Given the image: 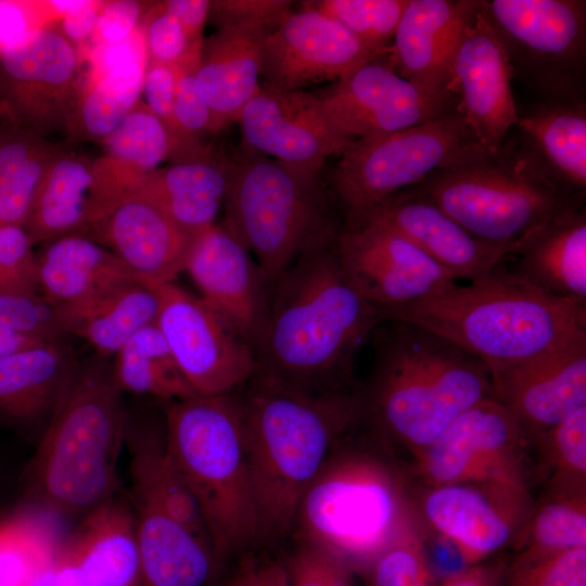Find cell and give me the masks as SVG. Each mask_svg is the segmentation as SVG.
<instances>
[{
	"instance_id": "1",
	"label": "cell",
	"mask_w": 586,
	"mask_h": 586,
	"mask_svg": "<svg viewBox=\"0 0 586 586\" xmlns=\"http://www.w3.org/2000/svg\"><path fill=\"white\" fill-rule=\"evenodd\" d=\"M341 228L319 234L271 285L254 377L310 395L356 390L357 356L383 318L343 272Z\"/></svg>"
},
{
	"instance_id": "2",
	"label": "cell",
	"mask_w": 586,
	"mask_h": 586,
	"mask_svg": "<svg viewBox=\"0 0 586 586\" xmlns=\"http://www.w3.org/2000/svg\"><path fill=\"white\" fill-rule=\"evenodd\" d=\"M369 342L370 372L357 387L362 418L415 457L461 412L493 396L485 364L424 328L384 320Z\"/></svg>"
},
{
	"instance_id": "3",
	"label": "cell",
	"mask_w": 586,
	"mask_h": 586,
	"mask_svg": "<svg viewBox=\"0 0 586 586\" xmlns=\"http://www.w3.org/2000/svg\"><path fill=\"white\" fill-rule=\"evenodd\" d=\"M127 416L107 358L78 361L30 462L33 513L55 525L80 521L119 494Z\"/></svg>"
},
{
	"instance_id": "4",
	"label": "cell",
	"mask_w": 586,
	"mask_h": 586,
	"mask_svg": "<svg viewBox=\"0 0 586 586\" xmlns=\"http://www.w3.org/2000/svg\"><path fill=\"white\" fill-rule=\"evenodd\" d=\"M392 447L364 418L335 444L302 494L289 538L364 574L413 517Z\"/></svg>"
},
{
	"instance_id": "5",
	"label": "cell",
	"mask_w": 586,
	"mask_h": 586,
	"mask_svg": "<svg viewBox=\"0 0 586 586\" xmlns=\"http://www.w3.org/2000/svg\"><path fill=\"white\" fill-rule=\"evenodd\" d=\"M237 394L264 540H284L302 494L361 418L358 390L310 395L253 375Z\"/></svg>"
},
{
	"instance_id": "6",
	"label": "cell",
	"mask_w": 586,
	"mask_h": 586,
	"mask_svg": "<svg viewBox=\"0 0 586 586\" xmlns=\"http://www.w3.org/2000/svg\"><path fill=\"white\" fill-rule=\"evenodd\" d=\"M424 328L477 357L488 371L519 365L586 337V306L549 296L506 271L381 311Z\"/></svg>"
},
{
	"instance_id": "7",
	"label": "cell",
	"mask_w": 586,
	"mask_h": 586,
	"mask_svg": "<svg viewBox=\"0 0 586 586\" xmlns=\"http://www.w3.org/2000/svg\"><path fill=\"white\" fill-rule=\"evenodd\" d=\"M165 449L194 497L220 564L265 544L237 391L165 403Z\"/></svg>"
},
{
	"instance_id": "8",
	"label": "cell",
	"mask_w": 586,
	"mask_h": 586,
	"mask_svg": "<svg viewBox=\"0 0 586 586\" xmlns=\"http://www.w3.org/2000/svg\"><path fill=\"white\" fill-rule=\"evenodd\" d=\"M410 188L472 235L508 250L546 221L585 206L522 138L495 153L477 149Z\"/></svg>"
},
{
	"instance_id": "9",
	"label": "cell",
	"mask_w": 586,
	"mask_h": 586,
	"mask_svg": "<svg viewBox=\"0 0 586 586\" xmlns=\"http://www.w3.org/2000/svg\"><path fill=\"white\" fill-rule=\"evenodd\" d=\"M221 225L256 260L269 286L322 232L342 226L332 191L314 170L249 148L230 156Z\"/></svg>"
},
{
	"instance_id": "10",
	"label": "cell",
	"mask_w": 586,
	"mask_h": 586,
	"mask_svg": "<svg viewBox=\"0 0 586 586\" xmlns=\"http://www.w3.org/2000/svg\"><path fill=\"white\" fill-rule=\"evenodd\" d=\"M483 148L456 110L426 123L352 141L331 178L342 227L354 228L381 203Z\"/></svg>"
},
{
	"instance_id": "11",
	"label": "cell",
	"mask_w": 586,
	"mask_h": 586,
	"mask_svg": "<svg viewBox=\"0 0 586 586\" xmlns=\"http://www.w3.org/2000/svg\"><path fill=\"white\" fill-rule=\"evenodd\" d=\"M518 75L545 100L585 102L586 1L479 0Z\"/></svg>"
},
{
	"instance_id": "12",
	"label": "cell",
	"mask_w": 586,
	"mask_h": 586,
	"mask_svg": "<svg viewBox=\"0 0 586 586\" xmlns=\"http://www.w3.org/2000/svg\"><path fill=\"white\" fill-rule=\"evenodd\" d=\"M157 291L156 326L195 394H228L253 378L255 352L226 319L175 281Z\"/></svg>"
},
{
	"instance_id": "13",
	"label": "cell",
	"mask_w": 586,
	"mask_h": 586,
	"mask_svg": "<svg viewBox=\"0 0 586 586\" xmlns=\"http://www.w3.org/2000/svg\"><path fill=\"white\" fill-rule=\"evenodd\" d=\"M530 442L494 396L461 412L416 458L429 486L492 482L527 486L524 448Z\"/></svg>"
},
{
	"instance_id": "14",
	"label": "cell",
	"mask_w": 586,
	"mask_h": 586,
	"mask_svg": "<svg viewBox=\"0 0 586 586\" xmlns=\"http://www.w3.org/2000/svg\"><path fill=\"white\" fill-rule=\"evenodd\" d=\"M81 59L56 22L0 56V118L43 135L65 125L82 85Z\"/></svg>"
},
{
	"instance_id": "15",
	"label": "cell",
	"mask_w": 586,
	"mask_h": 586,
	"mask_svg": "<svg viewBox=\"0 0 586 586\" xmlns=\"http://www.w3.org/2000/svg\"><path fill=\"white\" fill-rule=\"evenodd\" d=\"M319 99L334 128L349 142L426 123L458 105L456 93L431 94L399 76L387 54L333 82Z\"/></svg>"
},
{
	"instance_id": "16",
	"label": "cell",
	"mask_w": 586,
	"mask_h": 586,
	"mask_svg": "<svg viewBox=\"0 0 586 586\" xmlns=\"http://www.w3.org/2000/svg\"><path fill=\"white\" fill-rule=\"evenodd\" d=\"M336 249L347 280L380 311L436 295L458 282L408 240L373 221L342 227Z\"/></svg>"
},
{
	"instance_id": "17",
	"label": "cell",
	"mask_w": 586,
	"mask_h": 586,
	"mask_svg": "<svg viewBox=\"0 0 586 586\" xmlns=\"http://www.w3.org/2000/svg\"><path fill=\"white\" fill-rule=\"evenodd\" d=\"M534 505L528 486L467 482L429 486L421 510L466 564L514 543Z\"/></svg>"
},
{
	"instance_id": "18",
	"label": "cell",
	"mask_w": 586,
	"mask_h": 586,
	"mask_svg": "<svg viewBox=\"0 0 586 586\" xmlns=\"http://www.w3.org/2000/svg\"><path fill=\"white\" fill-rule=\"evenodd\" d=\"M136 188L106 156L90 158L62 150L23 228L34 245L68 234L87 235Z\"/></svg>"
},
{
	"instance_id": "19",
	"label": "cell",
	"mask_w": 586,
	"mask_h": 586,
	"mask_svg": "<svg viewBox=\"0 0 586 586\" xmlns=\"http://www.w3.org/2000/svg\"><path fill=\"white\" fill-rule=\"evenodd\" d=\"M378 56L340 23L302 5L266 36L262 67L265 82L260 85L302 90L313 84L335 82Z\"/></svg>"
},
{
	"instance_id": "20",
	"label": "cell",
	"mask_w": 586,
	"mask_h": 586,
	"mask_svg": "<svg viewBox=\"0 0 586 586\" xmlns=\"http://www.w3.org/2000/svg\"><path fill=\"white\" fill-rule=\"evenodd\" d=\"M513 69L505 47L480 10L466 27L450 69L457 111L488 152L501 149L519 114L511 88Z\"/></svg>"
},
{
	"instance_id": "21",
	"label": "cell",
	"mask_w": 586,
	"mask_h": 586,
	"mask_svg": "<svg viewBox=\"0 0 586 586\" xmlns=\"http://www.w3.org/2000/svg\"><path fill=\"white\" fill-rule=\"evenodd\" d=\"M235 122L250 150L314 170L351 143L334 128L319 97L303 90L260 85Z\"/></svg>"
},
{
	"instance_id": "22",
	"label": "cell",
	"mask_w": 586,
	"mask_h": 586,
	"mask_svg": "<svg viewBox=\"0 0 586 586\" xmlns=\"http://www.w3.org/2000/svg\"><path fill=\"white\" fill-rule=\"evenodd\" d=\"M200 298L255 348L269 310V286L256 260L221 224L192 238L184 270Z\"/></svg>"
},
{
	"instance_id": "23",
	"label": "cell",
	"mask_w": 586,
	"mask_h": 586,
	"mask_svg": "<svg viewBox=\"0 0 586 586\" xmlns=\"http://www.w3.org/2000/svg\"><path fill=\"white\" fill-rule=\"evenodd\" d=\"M488 372L493 396L528 441L586 407V337Z\"/></svg>"
},
{
	"instance_id": "24",
	"label": "cell",
	"mask_w": 586,
	"mask_h": 586,
	"mask_svg": "<svg viewBox=\"0 0 586 586\" xmlns=\"http://www.w3.org/2000/svg\"><path fill=\"white\" fill-rule=\"evenodd\" d=\"M86 237L107 247L152 286L173 282L184 270L192 241L139 187Z\"/></svg>"
},
{
	"instance_id": "25",
	"label": "cell",
	"mask_w": 586,
	"mask_h": 586,
	"mask_svg": "<svg viewBox=\"0 0 586 586\" xmlns=\"http://www.w3.org/2000/svg\"><path fill=\"white\" fill-rule=\"evenodd\" d=\"M366 221L383 225L398 233L457 281L468 282L488 275L508 251L472 235L430 199L411 188L385 200L361 224Z\"/></svg>"
},
{
	"instance_id": "26",
	"label": "cell",
	"mask_w": 586,
	"mask_h": 586,
	"mask_svg": "<svg viewBox=\"0 0 586 586\" xmlns=\"http://www.w3.org/2000/svg\"><path fill=\"white\" fill-rule=\"evenodd\" d=\"M479 0H409L387 60L394 71L431 94L453 92L450 69Z\"/></svg>"
},
{
	"instance_id": "27",
	"label": "cell",
	"mask_w": 586,
	"mask_h": 586,
	"mask_svg": "<svg viewBox=\"0 0 586 586\" xmlns=\"http://www.w3.org/2000/svg\"><path fill=\"white\" fill-rule=\"evenodd\" d=\"M506 271L558 300L586 306V208L565 212L509 247Z\"/></svg>"
},
{
	"instance_id": "28",
	"label": "cell",
	"mask_w": 586,
	"mask_h": 586,
	"mask_svg": "<svg viewBox=\"0 0 586 586\" xmlns=\"http://www.w3.org/2000/svg\"><path fill=\"white\" fill-rule=\"evenodd\" d=\"M61 561L88 586H139L140 552L129 497L120 493L78 522Z\"/></svg>"
},
{
	"instance_id": "29",
	"label": "cell",
	"mask_w": 586,
	"mask_h": 586,
	"mask_svg": "<svg viewBox=\"0 0 586 586\" xmlns=\"http://www.w3.org/2000/svg\"><path fill=\"white\" fill-rule=\"evenodd\" d=\"M269 31L260 26L237 25L218 28L203 40L194 79L218 131L237 120L259 88Z\"/></svg>"
},
{
	"instance_id": "30",
	"label": "cell",
	"mask_w": 586,
	"mask_h": 586,
	"mask_svg": "<svg viewBox=\"0 0 586 586\" xmlns=\"http://www.w3.org/2000/svg\"><path fill=\"white\" fill-rule=\"evenodd\" d=\"M52 309L63 334L84 339L95 355L109 358L139 330L156 322L160 295L157 286L129 279L76 304Z\"/></svg>"
},
{
	"instance_id": "31",
	"label": "cell",
	"mask_w": 586,
	"mask_h": 586,
	"mask_svg": "<svg viewBox=\"0 0 586 586\" xmlns=\"http://www.w3.org/2000/svg\"><path fill=\"white\" fill-rule=\"evenodd\" d=\"M77 362L61 340L0 358V417L44 429Z\"/></svg>"
},
{
	"instance_id": "32",
	"label": "cell",
	"mask_w": 586,
	"mask_h": 586,
	"mask_svg": "<svg viewBox=\"0 0 586 586\" xmlns=\"http://www.w3.org/2000/svg\"><path fill=\"white\" fill-rule=\"evenodd\" d=\"M230 158L216 154L160 167L138 186L188 235L215 225L229 188Z\"/></svg>"
},
{
	"instance_id": "33",
	"label": "cell",
	"mask_w": 586,
	"mask_h": 586,
	"mask_svg": "<svg viewBox=\"0 0 586 586\" xmlns=\"http://www.w3.org/2000/svg\"><path fill=\"white\" fill-rule=\"evenodd\" d=\"M44 244L36 255L38 286L52 308L76 304L114 284L138 279L113 252L86 235L68 234Z\"/></svg>"
},
{
	"instance_id": "34",
	"label": "cell",
	"mask_w": 586,
	"mask_h": 586,
	"mask_svg": "<svg viewBox=\"0 0 586 586\" xmlns=\"http://www.w3.org/2000/svg\"><path fill=\"white\" fill-rule=\"evenodd\" d=\"M522 140L572 194L586 193V104L552 101L519 115Z\"/></svg>"
},
{
	"instance_id": "35",
	"label": "cell",
	"mask_w": 586,
	"mask_h": 586,
	"mask_svg": "<svg viewBox=\"0 0 586 586\" xmlns=\"http://www.w3.org/2000/svg\"><path fill=\"white\" fill-rule=\"evenodd\" d=\"M62 150L43 135L1 120L0 226H24Z\"/></svg>"
},
{
	"instance_id": "36",
	"label": "cell",
	"mask_w": 586,
	"mask_h": 586,
	"mask_svg": "<svg viewBox=\"0 0 586 586\" xmlns=\"http://www.w3.org/2000/svg\"><path fill=\"white\" fill-rule=\"evenodd\" d=\"M35 513L0 522V586H54L63 542Z\"/></svg>"
},
{
	"instance_id": "37",
	"label": "cell",
	"mask_w": 586,
	"mask_h": 586,
	"mask_svg": "<svg viewBox=\"0 0 586 586\" xmlns=\"http://www.w3.org/2000/svg\"><path fill=\"white\" fill-rule=\"evenodd\" d=\"M112 371L122 393L146 395L163 403L195 394L156 322L142 328L124 344L115 355Z\"/></svg>"
},
{
	"instance_id": "38",
	"label": "cell",
	"mask_w": 586,
	"mask_h": 586,
	"mask_svg": "<svg viewBox=\"0 0 586 586\" xmlns=\"http://www.w3.org/2000/svg\"><path fill=\"white\" fill-rule=\"evenodd\" d=\"M148 64L129 63L84 79L64 126L72 137L99 141L109 137L141 98Z\"/></svg>"
},
{
	"instance_id": "39",
	"label": "cell",
	"mask_w": 586,
	"mask_h": 586,
	"mask_svg": "<svg viewBox=\"0 0 586 586\" xmlns=\"http://www.w3.org/2000/svg\"><path fill=\"white\" fill-rule=\"evenodd\" d=\"M101 143L103 155L138 186L164 161L173 160L175 150L166 125L141 100Z\"/></svg>"
},
{
	"instance_id": "40",
	"label": "cell",
	"mask_w": 586,
	"mask_h": 586,
	"mask_svg": "<svg viewBox=\"0 0 586 586\" xmlns=\"http://www.w3.org/2000/svg\"><path fill=\"white\" fill-rule=\"evenodd\" d=\"M514 545L527 555L586 547V495L550 493L543 504L533 507Z\"/></svg>"
},
{
	"instance_id": "41",
	"label": "cell",
	"mask_w": 586,
	"mask_h": 586,
	"mask_svg": "<svg viewBox=\"0 0 586 586\" xmlns=\"http://www.w3.org/2000/svg\"><path fill=\"white\" fill-rule=\"evenodd\" d=\"M409 0H315L302 5L340 23L378 55L388 53Z\"/></svg>"
},
{
	"instance_id": "42",
	"label": "cell",
	"mask_w": 586,
	"mask_h": 586,
	"mask_svg": "<svg viewBox=\"0 0 586 586\" xmlns=\"http://www.w3.org/2000/svg\"><path fill=\"white\" fill-rule=\"evenodd\" d=\"M553 494L586 495V407L542 434Z\"/></svg>"
},
{
	"instance_id": "43",
	"label": "cell",
	"mask_w": 586,
	"mask_h": 586,
	"mask_svg": "<svg viewBox=\"0 0 586 586\" xmlns=\"http://www.w3.org/2000/svg\"><path fill=\"white\" fill-rule=\"evenodd\" d=\"M362 575L367 586H436L413 517Z\"/></svg>"
},
{
	"instance_id": "44",
	"label": "cell",
	"mask_w": 586,
	"mask_h": 586,
	"mask_svg": "<svg viewBox=\"0 0 586 586\" xmlns=\"http://www.w3.org/2000/svg\"><path fill=\"white\" fill-rule=\"evenodd\" d=\"M504 586H586V547L549 555L519 552Z\"/></svg>"
},
{
	"instance_id": "45",
	"label": "cell",
	"mask_w": 586,
	"mask_h": 586,
	"mask_svg": "<svg viewBox=\"0 0 586 586\" xmlns=\"http://www.w3.org/2000/svg\"><path fill=\"white\" fill-rule=\"evenodd\" d=\"M140 27L149 62L179 68L198 64L203 41L193 40L162 2L148 4Z\"/></svg>"
},
{
	"instance_id": "46",
	"label": "cell",
	"mask_w": 586,
	"mask_h": 586,
	"mask_svg": "<svg viewBox=\"0 0 586 586\" xmlns=\"http://www.w3.org/2000/svg\"><path fill=\"white\" fill-rule=\"evenodd\" d=\"M33 247L22 226H0V293L40 296Z\"/></svg>"
},
{
	"instance_id": "47",
	"label": "cell",
	"mask_w": 586,
	"mask_h": 586,
	"mask_svg": "<svg viewBox=\"0 0 586 586\" xmlns=\"http://www.w3.org/2000/svg\"><path fill=\"white\" fill-rule=\"evenodd\" d=\"M281 553L290 586H355L354 573L330 553L303 543Z\"/></svg>"
},
{
	"instance_id": "48",
	"label": "cell",
	"mask_w": 586,
	"mask_h": 586,
	"mask_svg": "<svg viewBox=\"0 0 586 586\" xmlns=\"http://www.w3.org/2000/svg\"><path fill=\"white\" fill-rule=\"evenodd\" d=\"M288 0H215L211 1L208 18L218 28L254 25L272 30L290 13Z\"/></svg>"
},
{
	"instance_id": "49",
	"label": "cell",
	"mask_w": 586,
	"mask_h": 586,
	"mask_svg": "<svg viewBox=\"0 0 586 586\" xmlns=\"http://www.w3.org/2000/svg\"><path fill=\"white\" fill-rule=\"evenodd\" d=\"M0 324L49 340H61L52 307L41 296L0 293Z\"/></svg>"
},
{
	"instance_id": "50",
	"label": "cell",
	"mask_w": 586,
	"mask_h": 586,
	"mask_svg": "<svg viewBox=\"0 0 586 586\" xmlns=\"http://www.w3.org/2000/svg\"><path fill=\"white\" fill-rule=\"evenodd\" d=\"M55 22L48 1L0 0V56L35 30Z\"/></svg>"
},
{
	"instance_id": "51",
	"label": "cell",
	"mask_w": 586,
	"mask_h": 586,
	"mask_svg": "<svg viewBox=\"0 0 586 586\" xmlns=\"http://www.w3.org/2000/svg\"><path fill=\"white\" fill-rule=\"evenodd\" d=\"M146 2L136 0L102 1L94 30L78 53L100 43L118 42L129 37L139 26Z\"/></svg>"
},
{
	"instance_id": "52",
	"label": "cell",
	"mask_w": 586,
	"mask_h": 586,
	"mask_svg": "<svg viewBox=\"0 0 586 586\" xmlns=\"http://www.w3.org/2000/svg\"><path fill=\"white\" fill-rule=\"evenodd\" d=\"M220 586H290L281 553L255 549L237 560Z\"/></svg>"
},
{
	"instance_id": "53",
	"label": "cell",
	"mask_w": 586,
	"mask_h": 586,
	"mask_svg": "<svg viewBox=\"0 0 586 586\" xmlns=\"http://www.w3.org/2000/svg\"><path fill=\"white\" fill-rule=\"evenodd\" d=\"M178 67L149 62L143 77L140 98L145 106L161 118L168 128L174 140V154L177 142L174 119V99Z\"/></svg>"
},
{
	"instance_id": "54",
	"label": "cell",
	"mask_w": 586,
	"mask_h": 586,
	"mask_svg": "<svg viewBox=\"0 0 586 586\" xmlns=\"http://www.w3.org/2000/svg\"><path fill=\"white\" fill-rule=\"evenodd\" d=\"M79 56L88 65L84 79L99 77L129 63H149L140 26L126 39L113 43L97 44L80 53Z\"/></svg>"
},
{
	"instance_id": "55",
	"label": "cell",
	"mask_w": 586,
	"mask_h": 586,
	"mask_svg": "<svg viewBox=\"0 0 586 586\" xmlns=\"http://www.w3.org/2000/svg\"><path fill=\"white\" fill-rule=\"evenodd\" d=\"M56 26L77 51L89 41L99 15L102 1L99 0H50Z\"/></svg>"
},
{
	"instance_id": "56",
	"label": "cell",
	"mask_w": 586,
	"mask_h": 586,
	"mask_svg": "<svg viewBox=\"0 0 586 586\" xmlns=\"http://www.w3.org/2000/svg\"><path fill=\"white\" fill-rule=\"evenodd\" d=\"M163 8L174 15L189 36L199 42L204 40L203 29L209 16L208 0H167L161 1Z\"/></svg>"
},
{
	"instance_id": "57",
	"label": "cell",
	"mask_w": 586,
	"mask_h": 586,
	"mask_svg": "<svg viewBox=\"0 0 586 586\" xmlns=\"http://www.w3.org/2000/svg\"><path fill=\"white\" fill-rule=\"evenodd\" d=\"M505 570L499 564L477 563L446 577L442 586H504Z\"/></svg>"
},
{
	"instance_id": "58",
	"label": "cell",
	"mask_w": 586,
	"mask_h": 586,
	"mask_svg": "<svg viewBox=\"0 0 586 586\" xmlns=\"http://www.w3.org/2000/svg\"><path fill=\"white\" fill-rule=\"evenodd\" d=\"M49 340L17 329L0 324V358L42 344Z\"/></svg>"
},
{
	"instance_id": "59",
	"label": "cell",
	"mask_w": 586,
	"mask_h": 586,
	"mask_svg": "<svg viewBox=\"0 0 586 586\" xmlns=\"http://www.w3.org/2000/svg\"><path fill=\"white\" fill-rule=\"evenodd\" d=\"M54 586H88L79 575L59 559V570Z\"/></svg>"
},
{
	"instance_id": "60",
	"label": "cell",
	"mask_w": 586,
	"mask_h": 586,
	"mask_svg": "<svg viewBox=\"0 0 586 586\" xmlns=\"http://www.w3.org/2000/svg\"><path fill=\"white\" fill-rule=\"evenodd\" d=\"M212 586H220L219 579L216 583H214Z\"/></svg>"
},
{
	"instance_id": "61",
	"label": "cell",
	"mask_w": 586,
	"mask_h": 586,
	"mask_svg": "<svg viewBox=\"0 0 586 586\" xmlns=\"http://www.w3.org/2000/svg\"><path fill=\"white\" fill-rule=\"evenodd\" d=\"M0 128H1V118H0Z\"/></svg>"
}]
</instances>
